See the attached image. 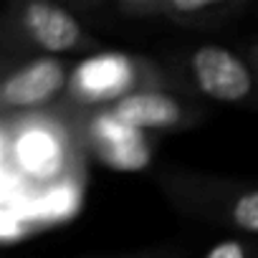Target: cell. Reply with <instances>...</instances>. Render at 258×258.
<instances>
[{
    "label": "cell",
    "mask_w": 258,
    "mask_h": 258,
    "mask_svg": "<svg viewBox=\"0 0 258 258\" xmlns=\"http://www.w3.org/2000/svg\"><path fill=\"white\" fill-rule=\"evenodd\" d=\"M69 84L71 71L58 56H36L3 79L0 106L6 111L38 109L53 101Z\"/></svg>",
    "instance_id": "obj_1"
},
{
    "label": "cell",
    "mask_w": 258,
    "mask_h": 258,
    "mask_svg": "<svg viewBox=\"0 0 258 258\" xmlns=\"http://www.w3.org/2000/svg\"><path fill=\"white\" fill-rule=\"evenodd\" d=\"M190 71L198 89L223 104L243 101L253 89L248 63L223 46H200L190 56Z\"/></svg>",
    "instance_id": "obj_2"
},
{
    "label": "cell",
    "mask_w": 258,
    "mask_h": 258,
    "mask_svg": "<svg viewBox=\"0 0 258 258\" xmlns=\"http://www.w3.org/2000/svg\"><path fill=\"white\" fill-rule=\"evenodd\" d=\"M137 79V63L124 53H99L81 61L71 71V91L86 104H116L132 94Z\"/></svg>",
    "instance_id": "obj_3"
},
{
    "label": "cell",
    "mask_w": 258,
    "mask_h": 258,
    "mask_svg": "<svg viewBox=\"0 0 258 258\" xmlns=\"http://www.w3.org/2000/svg\"><path fill=\"white\" fill-rule=\"evenodd\" d=\"M21 26L28 38L43 51V56H58L76 51L86 43L81 23L61 6L33 0L21 8Z\"/></svg>",
    "instance_id": "obj_4"
},
{
    "label": "cell",
    "mask_w": 258,
    "mask_h": 258,
    "mask_svg": "<svg viewBox=\"0 0 258 258\" xmlns=\"http://www.w3.org/2000/svg\"><path fill=\"white\" fill-rule=\"evenodd\" d=\"M109 114L116 121L137 129V132L172 129L185 121V106L175 96L165 91H155V89H137L132 94H126L124 99L111 104Z\"/></svg>",
    "instance_id": "obj_5"
},
{
    "label": "cell",
    "mask_w": 258,
    "mask_h": 258,
    "mask_svg": "<svg viewBox=\"0 0 258 258\" xmlns=\"http://www.w3.org/2000/svg\"><path fill=\"white\" fill-rule=\"evenodd\" d=\"M94 140L101 160L116 170H140L147 165V145L145 132L116 121L109 111L96 119Z\"/></svg>",
    "instance_id": "obj_6"
},
{
    "label": "cell",
    "mask_w": 258,
    "mask_h": 258,
    "mask_svg": "<svg viewBox=\"0 0 258 258\" xmlns=\"http://www.w3.org/2000/svg\"><path fill=\"white\" fill-rule=\"evenodd\" d=\"M121 11L135 18H167L175 23H203L225 11L220 0H132Z\"/></svg>",
    "instance_id": "obj_7"
},
{
    "label": "cell",
    "mask_w": 258,
    "mask_h": 258,
    "mask_svg": "<svg viewBox=\"0 0 258 258\" xmlns=\"http://www.w3.org/2000/svg\"><path fill=\"white\" fill-rule=\"evenodd\" d=\"M16 155H18V165L33 177H48L63 162L58 137L43 126L23 129L16 142Z\"/></svg>",
    "instance_id": "obj_8"
},
{
    "label": "cell",
    "mask_w": 258,
    "mask_h": 258,
    "mask_svg": "<svg viewBox=\"0 0 258 258\" xmlns=\"http://www.w3.org/2000/svg\"><path fill=\"white\" fill-rule=\"evenodd\" d=\"M230 220L243 233L258 235V190H248V192H243L233 200Z\"/></svg>",
    "instance_id": "obj_9"
},
{
    "label": "cell",
    "mask_w": 258,
    "mask_h": 258,
    "mask_svg": "<svg viewBox=\"0 0 258 258\" xmlns=\"http://www.w3.org/2000/svg\"><path fill=\"white\" fill-rule=\"evenodd\" d=\"M203 258H248V248L235 238H225V240H218Z\"/></svg>",
    "instance_id": "obj_10"
}]
</instances>
